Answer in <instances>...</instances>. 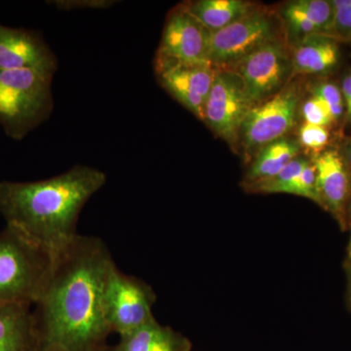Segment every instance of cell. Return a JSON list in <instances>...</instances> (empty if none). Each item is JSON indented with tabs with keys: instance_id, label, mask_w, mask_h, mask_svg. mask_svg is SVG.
<instances>
[{
	"instance_id": "obj_11",
	"label": "cell",
	"mask_w": 351,
	"mask_h": 351,
	"mask_svg": "<svg viewBox=\"0 0 351 351\" xmlns=\"http://www.w3.org/2000/svg\"><path fill=\"white\" fill-rule=\"evenodd\" d=\"M208 34L184 4L168 16L156 59L180 63H209Z\"/></svg>"
},
{
	"instance_id": "obj_34",
	"label": "cell",
	"mask_w": 351,
	"mask_h": 351,
	"mask_svg": "<svg viewBox=\"0 0 351 351\" xmlns=\"http://www.w3.org/2000/svg\"><path fill=\"white\" fill-rule=\"evenodd\" d=\"M351 201V200H350Z\"/></svg>"
},
{
	"instance_id": "obj_21",
	"label": "cell",
	"mask_w": 351,
	"mask_h": 351,
	"mask_svg": "<svg viewBox=\"0 0 351 351\" xmlns=\"http://www.w3.org/2000/svg\"><path fill=\"white\" fill-rule=\"evenodd\" d=\"M329 140L330 133L327 127L304 123L300 129V147H304L313 157L325 152Z\"/></svg>"
},
{
	"instance_id": "obj_26",
	"label": "cell",
	"mask_w": 351,
	"mask_h": 351,
	"mask_svg": "<svg viewBox=\"0 0 351 351\" xmlns=\"http://www.w3.org/2000/svg\"><path fill=\"white\" fill-rule=\"evenodd\" d=\"M334 9L332 31L339 36L351 38V0L331 1Z\"/></svg>"
},
{
	"instance_id": "obj_2",
	"label": "cell",
	"mask_w": 351,
	"mask_h": 351,
	"mask_svg": "<svg viewBox=\"0 0 351 351\" xmlns=\"http://www.w3.org/2000/svg\"><path fill=\"white\" fill-rule=\"evenodd\" d=\"M106 182L103 171L85 165L41 181H3L0 214L54 261L77 237L83 207Z\"/></svg>"
},
{
	"instance_id": "obj_10",
	"label": "cell",
	"mask_w": 351,
	"mask_h": 351,
	"mask_svg": "<svg viewBox=\"0 0 351 351\" xmlns=\"http://www.w3.org/2000/svg\"><path fill=\"white\" fill-rule=\"evenodd\" d=\"M156 71L164 89L203 121L205 105L213 85L214 66L210 63H180L156 59Z\"/></svg>"
},
{
	"instance_id": "obj_24",
	"label": "cell",
	"mask_w": 351,
	"mask_h": 351,
	"mask_svg": "<svg viewBox=\"0 0 351 351\" xmlns=\"http://www.w3.org/2000/svg\"><path fill=\"white\" fill-rule=\"evenodd\" d=\"M288 195H294L306 197L317 203L316 193V170L313 161L309 160L302 169L301 174L298 176L294 184L289 189Z\"/></svg>"
},
{
	"instance_id": "obj_23",
	"label": "cell",
	"mask_w": 351,
	"mask_h": 351,
	"mask_svg": "<svg viewBox=\"0 0 351 351\" xmlns=\"http://www.w3.org/2000/svg\"><path fill=\"white\" fill-rule=\"evenodd\" d=\"M282 15L289 29L294 36H301L304 38L313 34H321L317 27L298 8L294 1L289 2L283 9Z\"/></svg>"
},
{
	"instance_id": "obj_15",
	"label": "cell",
	"mask_w": 351,
	"mask_h": 351,
	"mask_svg": "<svg viewBox=\"0 0 351 351\" xmlns=\"http://www.w3.org/2000/svg\"><path fill=\"white\" fill-rule=\"evenodd\" d=\"M193 343L182 332L164 326L156 319L140 329L120 337L107 351H191Z\"/></svg>"
},
{
	"instance_id": "obj_7",
	"label": "cell",
	"mask_w": 351,
	"mask_h": 351,
	"mask_svg": "<svg viewBox=\"0 0 351 351\" xmlns=\"http://www.w3.org/2000/svg\"><path fill=\"white\" fill-rule=\"evenodd\" d=\"M300 103L299 88L287 85L269 100L252 108L239 134L248 157L257 156L265 145L284 138L295 125Z\"/></svg>"
},
{
	"instance_id": "obj_32",
	"label": "cell",
	"mask_w": 351,
	"mask_h": 351,
	"mask_svg": "<svg viewBox=\"0 0 351 351\" xmlns=\"http://www.w3.org/2000/svg\"><path fill=\"white\" fill-rule=\"evenodd\" d=\"M348 230H350V241H348V248H346V256H348V257H351V225L350 226V228H348Z\"/></svg>"
},
{
	"instance_id": "obj_17",
	"label": "cell",
	"mask_w": 351,
	"mask_h": 351,
	"mask_svg": "<svg viewBox=\"0 0 351 351\" xmlns=\"http://www.w3.org/2000/svg\"><path fill=\"white\" fill-rule=\"evenodd\" d=\"M301 151L299 142L282 138L265 145L258 152L244 178L245 189L269 181L276 177L285 166L299 156Z\"/></svg>"
},
{
	"instance_id": "obj_27",
	"label": "cell",
	"mask_w": 351,
	"mask_h": 351,
	"mask_svg": "<svg viewBox=\"0 0 351 351\" xmlns=\"http://www.w3.org/2000/svg\"><path fill=\"white\" fill-rule=\"evenodd\" d=\"M48 3L58 10L71 11L76 9H106L117 3L115 0H53Z\"/></svg>"
},
{
	"instance_id": "obj_18",
	"label": "cell",
	"mask_w": 351,
	"mask_h": 351,
	"mask_svg": "<svg viewBox=\"0 0 351 351\" xmlns=\"http://www.w3.org/2000/svg\"><path fill=\"white\" fill-rule=\"evenodd\" d=\"M203 27L215 32L243 17L253 10V5L241 0H199L184 4Z\"/></svg>"
},
{
	"instance_id": "obj_28",
	"label": "cell",
	"mask_w": 351,
	"mask_h": 351,
	"mask_svg": "<svg viewBox=\"0 0 351 351\" xmlns=\"http://www.w3.org/2000/svg\"><path fill=\"white\" fill-rule=\"evenodd\" d=\"M341 91L345 101L346 117L351 122V71L343 77Z\"/></svg>"
},
{
	"instance_id": "obj_29",
	"label": "cell",
	"mask_w": 351,
	"mask_h": 351,
	"mask_svg": "<svg viewBox=\"0 0 351 351\" xmlns=\"http://www.w3.org/2000/svg\"><path fill=\"white\" fill-rule=\"evenodd\" d=\"M343 269H345L346 278V306H348V311H350L351 313V257L346 256L345 263H343Z\"/></svg>"
},
{
	"instance_id": "obj_22",
	"label": "cell",
	"mask_w": 351,
	"mask_h": 351,
	"mask_svg": "<svg viewBox=\"0 0 351 351\" xmlns=\"http://www.w3.org/2000/svg\"><path fill=\"white\" fill-rule=\"evenodd\" d=\"M313 96L319 99L331 113L335 122L345 113L346 106L341 89L334 83L324 82L316 85L313 89Z\"/></svg>"
},
{
	"instance_id": "obj_33",
	"label": "cell",
	"mask_w": 351,
	"mask_h": 351,
	"mask_svg": "<svg viewBox=\"0 0 351 351\" xmlns=\"http://www.w3.org/2000/svg\"><path fill=\"white\" fill-rule=\"evenodd\" d=\"M348 228H350V226L351 225V201L350 202V205H348Z\"/></svg>"
},
{
	"instance_id": "obj_8",
	"label": "cell",
	"mask_w": 351,
	"mask_h": 351,
	"mask_svg": "<svg viewBox=\"0 0 351 351\" xmlns=\"http://www.w3.org/2000/svg\"><path fill=\"white\" fill-rule=\"evenodd\" d=\"M254 107L237 73L228 69H215L213 85L205 105L203 122L218 137L230 145L235 144L242 124Z\"/></svg>"
},
{
	"instance_id": "obj_6",
	"label": "cell",
	"mask_w": 351,
	"mask_h": 351,
	"mask_svg": "<svg viewBox=\"0 0 351 351\" xmlns=\"http://www.w3.org/2000/svg\"><path fill=\"white\" fill-rule=\"evenodd\" d=\"M274 14L253 9L219 31L208 34V62L215 69H230L267 44L281 41Z\"/></svg>"
},
{
	"instance_id": "obj_12",
	"label": "cell",
	"mask_w": 351,
	"mask_h": 351,
	"mask_svg": "<svg viewBox=\"0 0 351 351\" xmlns=\"http://www.w3.org/2000/svg\"><path fill=\"white\" fill-rule=\"evenodd\" d=\"M57 58L38 32L0 25V69H34L54 77Z\"/></svg>"
},
{
	"instance_id": "obj_4",
	"label": "cell",
	"mask_w": 351,
	"mask_h": 351,
	"mask_svg": "<svg viewBox=\"0 0 351 351\" xmlns=\"http://www.w3.org/2000/svg\"><path fill=\"white\" fill-rule=\"evenodd\" d=\"M52 80L34 69H0V126L9 138L23 140L49 117Z\"/></svg>"
},
{
	"instance_id": "obj_31",
	"label": "cell",
	"mask_w": 351,
	"mask_h": 351,
	"mask_svg": "<svg viewBox=\"0 0 351 351\" xmlns=\"http://www.w3.org/2000/svg\"><path fill=\"white\" fill-rule=\"evenodd\" d=\"M39 351H68L66 350H64L63 348H61V346H58L55 345H46L43 346L40 348V350Z\"/></svg>"
},
{
	"instance_id": "obj_14",
	"label": "cell",
	"mask_w": 351,
	"mask_h": 351,
	"mask_svg": "<svg viewBox=\"0 0 351 351\" xmlns=\"http://www.w3.org/2000/svg\"><path fill=\"white\" fill-rule=\"evenodd\" d=\"M40 348L32 306L0 302V351H39Z\"/></svg>"
},
{
	"instance_id": "obj_30",
	"label": "cell",
	"mask_w": 351,
	"mask_h": 351,
	"mask_svg": "<svg viewBox=\"0 0 351 351\" xmlns=\"http://www.w3.org/2000/svg\"><path fill=\"white\" fill-rule=\"evenodd\" d=\"M343 160L348 166V168H351V138L346 142L345 145V152H343Z\"/></svg>"
},
{
	"instance_id": "obj_19",
	"label": "cell",
	"mask_w": 351,
	"mask_h": 351,
	"mask_svg": "<svg viewBox=\"0 0 351 351\" xmlns=\"http://www.w3.org/2000/svg\"><path fill=\"white\" fill-rule=\"evenodd\" d=\"M309 159L298 156L293 159L280 172L269 181L257 184L247 189L250 193H287L298 176L301 174Z\"/></svg>"
},
{
	"instance_id": "obj_9",
	"label": "cell",
	"mask_w": 351,
	"mask_h": 351,
	"mask_svg": "<svg viewBox=\"0 0 351 351\" xmlns=\"http://www.w3.org/2000/svg\"><path fill=\"white\" fill-rule=\"evenodd\" d=\"M228 71L237 73L243 82L254 106L260 105L287 86L293 73L292 57L281 41L267 44L249 55Z\"/></svg>"
},
{
	"instance_id": "obj_16",
	"label": "cell",
	"mask_w": 351,
	"mask_h": 351,
	"mask_svg": "<svg viewBox=\"0 0 351 351\" xmlns=\"http://www.w3.org/2000/svg\"><path fill=\"white\" fill-rule=\"evenodd\" d=\"M339 61V49L335 39L325 34H313L302 38L292 56L293 73L323 75L329 73Z\"/></svg>"
},
{
	"instance_id": "obj_13",
	"label": "cell",
	"mask_w": 351,
	"mask_h": 351,
	"mask_svg": "<svg viewBox=\"0 0 351 351\" xmlns=\"http://www.w3.org/2000/svg\"><path fill=\"white\" fill-rule=\"evenodd\" d=\"M311 161L316 170L317 204L334 217L341 230H348L351 178L348 166L335 149H327Z\"/></svg>"
},
{
	"instance_id": "obj_5",
	"label": "cell",
	"mask_w": 351,
	"mask_h": 351,
	"mask_svg": "<svg viewBox=\"0 0 351 351\" xmlns=\"http://www.w3.org/2000/svg\"><path fill=\"white\" fill-rule=\"evenodd\" d=\"M156 302L151 285L124 274L117 263H113L103 290L104 315L110 332L120 338L152 322L156 319L152 313Z\"/></svg>"
},
{
	"instance_id": "obj_25",
	"label": "cell",
	"mask_w": 351,
	"mask_h": 351,
	"mask_svg": "<svg viewBox=\"0 0 351 351\" xmlns=\"http://www.w3.org/2000/svg\"><path fill=\"white\" fill-rule=\"evenodd\" d=\"M302 113L306 123L311 125L328 127L335 122L327 106L316 97H311L302 105Z\"/></svg>"
},
{
	"instance_id": "obj_3",
	"label": "cell",
	"mask_w": 351,
	"mask_h": 351,
	"mask_svg": "<svg viewBox=\"0 0 351 351\" xmlns=\"http://www.w3.org/2000/svg\"><path fill=\"white\" fill-rule=\"evenodd\" d=\"M53 258L12 226L0 232V302L36 306L49 278Z\"/></svg>"
},
{
	"instance_id": "obj_1",
	"label": "cell",
	"mask_w": 351,
	"mask_h": 351,
	"mask_svg": "<svg viewBox=\"0 0 351 351\" xmlns=\"http://www.w3.org/2000/svg\"><path fill=\"white\" fill-rule=\"evenodd\" d=\"M114 263L103 239L80 233L54 258L34 309L41 346L108 350L112 332L104 315L103 290Z\"/></svg>"
},
{
	"instance_id": "obj_20",
	"label": "cell",
	"mask_w": 351,
	"mask_h": 351,
	"mask_svg": "<svg viewBox=\"0 0 351 351\" xmlns=\"http://www.w3.org/2000/svg\"><path fill=\"white\" fill-rule=\"evenodd\" d=\"M298 8L319 29L321 34L332 31L334 9L331 1L326 0H297Z\"/></svg>"
}]
</instances>
